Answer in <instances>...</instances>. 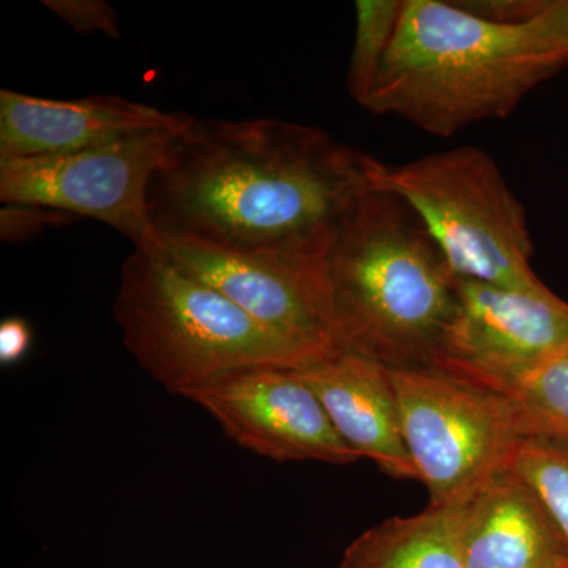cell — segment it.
<instances>
[{"mask_svg": "<svg viewBox=\"0 0 568 568\" xmlns=\"http://www.w3.org/2000/svg\"><path fill=\"white\" fill-rule=\"evenodd\" d=\"M506 467L532 488L568 545V439L521 437Z\"/></svg>", "mask_w": 568, "mask_h": 568, "instance_id": "2e32d148", "label": "cell"}, {"mask_svg": "<svg viewBox=\"0 0 568 568\" xmlns=\"http://www.w3.org/2000/svg\"><path fill=\"white\" fill-rule=\"evenodd\" d=\"M149 248L230 298L274 334L317 357L345 349L336 324L327 253L234 252L153 233Z\"/></svg>", "mask_w": 568, "mask_h": 568, "instance_id": "52a82bcc", "label": "cell"}, {"mask_svg": "<svg viewBox=\"0 0 568 568\" xmlns=\"http://www.w3.org/2000/svg\"><path fill=\"white\" fill-rule=\"evenodd\" d=\"M347 446L395 478H417L403 437L398 402L386 365L342 349L297 369Z\"/></svg>", "mask_w": 568, "mask_h": 568, "instance_id": "7c38bea8", "label": "cell"}, {"mask_svg": "<svg viewBox=\"0 0 568 568\" xmlns=\"http://www.w3.org/2000/svg\"><path fill=\"white\" fill-rule=\"evenodd\" d=\"M43 6L81 36L103 33L121 39L118 13L104 0H44Z\"/></svg>", "mask_w": 568, "mask_h": 568, "instance_id": "d6986e66", "label": "cell"}, {"mask_svg": "<svg viewBox=\"0 0 568 568\" xmlns=\"http://www.w3.org/2000/svg\"><path fill=\"white\" fill-rule=\"evenodd\" d=\"M405 0H358L355 3V40L347 71V89L358 104L366 93L394 40Z\"/></svg>", "mask_w": 568, "mask_h": 568, "instance_id": "e0dca14e", "label": "cell"}, {"mask_svg": "<svg viewBox=\"0 0 568 568\" xmlns=\"http://www.w3.org/2000/svg\"><path fill=\"white\" fill-rule=\"evenodd\" d=\"M182 126L136 134L88 151L0 160V201L43 205L99 220L129 237L134 248H141L153 235L149 186Z\"/></svg>", "mask_w": 568, "mask_h": 568, "instance_id": "ba28073f", "label": "cell"}, {"mask_svg": "<svg viewBox=\"0 0 568 568\" xmlns=\"http://www.w3.org/2000/svg\"><path fill=\"white\" fill-rule=\"evenodd\" d=\"M77 219L71 213L36 204H3L0 211V235L7 244L29 241L48 227Z\"/></svg>", "mask_w": 568, "mask_h": 568, "instance_id": "ffe728a7", "label": "cell"}, {"mask_svg": "<svg viewBox=\"0 0 568 568\" xmlns=\"http://www.w3.org/2000/svg\"><path fill=\"white\" fill-rule=\"evenodd\" d=\"M327 268L345 349L387 368H428L457 306V276L402 200L365 196L336 233Z\"/></svg>", "mask_w": 568, "mask_h": 568, "instance_id": "3957f363", "label": "cell"}, {"mask_svg": "<svg viewBox=\"0 0 568 568\" xmlns=\"http://www.w3.org/2000/svg\"><path fill=\"white\" fill-rule=\"evenodd\" d=\"M510 14L514 21L532 22L548 50L568 58V0H514Z\"/></svg>", "mask_w": 568, "mask_h": 568, "instance_id": "ac0fdd59", "label": "cell"}, {"mask_svg": "<svg viewBox=\"0 0 568 568\" xmlns=\"http://www.w3.org/2000/svg\"><path fill=\"white\" fill-rule=\"evenodd\" d=\"M567 63L529 20H491L465 3L405 0L361 106L450 138L474 123L507 118Z\"/></svg>", "mask_w": 568, "mask_h": 568, "instance_id": "7a4b0ae2", "label": "cell"}, {"mask_svg": "<svg viewBox=\"0 0 568 568\" xmlns=\"http://www.w3.org/2000/svg\"><path fill=\"white\" fill-rule=\"evenodd\" d=\"M376 159L316 126L194 119L149 186L153 233L234 252L328 253Z\"/></svg>", "mask_w": 568, "mask_h": 568, "instance_id": "6da1fadb", "label": "cell"}, {"mask_svg": "<svg viewBox=\"0 0 568 568\" xmlns=\"http://www.w3.org/2000/svg\"><path fill=\"white\" fill-rule=\"evenodd\" d=\"M190 115L164 112L119 95L51 100L0 91V160L63 155L179 129Z\"/></svg>", "mask_w": 568, "mask_h": 568, "instance_id": "8fae6325", "label": "cell"}, {"mask_svg": "<svg viewBox=\"0 0 568 568\" xmlns=\"http://www.w3.org/2000/svg\"><path fill=\"white\" fill-rule=\"evenodd\" d=\"M463 504L373 526L346 548L338 568H465Z\"/></svg>", "mask_w": 568, "mask_h": 568, "instance_id": "5bb4252c", "label": "cell"}, {"mask_svg": "<svg viewBox=\"0 0 568 568\" xmlns=\"http://www.w3.org/2000/svg\"><path fill=\"white\" fill-rule=\"evenodd\" d=\"M215 418L237 446L278 463L354 465L347 446L297 369H242L185 396Z\"/></svg>", "mask_w": 568, "mask_h": 568, "instance_id": "30bf717a", "label": "cell"}, {"mask_svg": "<svg viewBox=\"0 0 568 568\" xmlns=\"http://www.w3.org/2000/svg\"><path fill=\"white\" fill-rule=\"evenodd\" d=\"M114 317L141 368L183 398L242 369L323 361L149 248H134L122 264Z\"/></svg>", "mask_w": 568, "mask_h": 568, "instance_id": "277c9868", "label": "cell"}, {"mask_svg": "<svg viewBox=\"0 0 568 568\" xmlns=\"http://www.w3.org/2000/svg\"><path fill=\"white\" fill-rule=\"evenodd\" d=\"M373 186L414 212L457 278L515 291L547 286L530 267L525 207L481 149L465 145L403 164L376 160Z\"/></svg>", "mask_w": 568, "mask_h": 568, "instance_id": "5b68a950", "label": "cell"}, {"mask_svg": "<svg viewBox=\"0 0 568 568\" xmlns=\"http://www.w3.org/2000/svg\"><path fill=\"white\" fill-rule=\"evenodd\" d=\"M457 306L428 368L508 395L568 345V302L548 286L515 291L457 278Z\"/></svg>", "mask_w": 568, "mask_h": 568, "instance_id": "9c48e42d", "label": "cell"}, {"mask_svg": "<svg viewBox=\"0 0 568 568\" xmlns=\"http://www.w3.org/2000/svg\"><path fill=\"white\" fill-rule=\"evenodd\" d=\"M506 396L519 436L568 439V345L541 362Z\"/></svg>", "mask_w": 568, "mask_h": 568, "instance_id": "9a60e30c", "label": "cell"}, {"mask_svg": "<svg viewBox=\"0 0 568 568\" xmlns=\"http://www.w3.org/2000/svg\"><path fill=\"white\" fill-rule=\"evenodd\" d=\"M32 345V332L21 317H7L0 323V365L20 364Z\"/></svg>", "mask_w": 568, "mask_h": 568, "instance_id": "44dd1931", "label": "cell"}, {"mask_svg": "<svg viewBox=\"0 0 568 568\" xmlns=\"http://www.w3.org/2000/svg\"><path fill=\"white\" fill-rule=\"evenodd\" d=\"M462 548L465 568H568L566 538L507 467L463 504Z\"/></svg>", "mask_w": 568, "mask_h": 568, "instance_id": "4fadbf2b", "label": "cell"}, {"mask_svg": "<svg viewBox=\"0 0 568 568\" xmlns=\"http://www.w3.org/2000/svg\"><path fill=\"white\" fill-rule=\"evenodd\" d=\"M403 437L429 506L463 504L506 467L521 436L507 396L433 368H388Z\"/></svg>", "mask_w": 568, "mask_h": 568, "instance_id": "8992f818", "label": "cell"}]
</instances>
